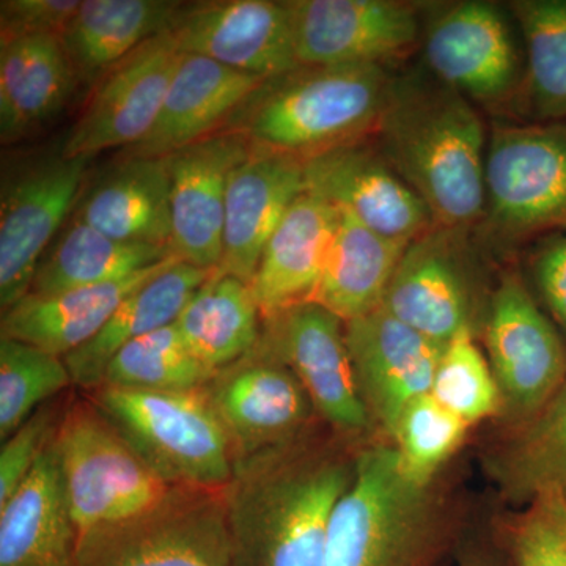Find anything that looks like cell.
Returning a JSON list of instances; mask_svg holds the SVG:
<instances>
[{
  "instance_id": "obj_1",
  "label": "cell",
  "mask_w": 566,
  "mask_h": 566,
  "mask_svg": "<svg viewBox=\"0 0 566 566\" xmlns=\"http://www.w3.org/2000/svg\"><path fill=\"white\" fill-rule=\"evenodd\" d=\"M308 436L234 463L223 501L237 566H324L356 457Z\"/></svg>"
},
{
  "instance_id": "obj_2",
  "label": "cell",
  "mask_w": 566,
  "mask_h": 566,
  "mask_svg": "<svg viewBox=\"0 0 566 566\" xmlns=\"http://www.w3.org/2000/svg\"><path fill=\"white\" fill-rule=\"evenodd\" d=\"M371 139L438 226L483 222L490 137L475 104L427 69L394 74Z\"/></svg>"
},
{
  "instance_id": "obj_3",
  "label": "cell",
  "mask_w": 566,
  "mask_h": 566,
  "mask_svg": "<svg viewBox=\"0 0 566 566\" xmlns=\"http://www.w3.org/2000/svg\"><path fill=\"white\" fill-rule=\"evenodd\" d=\"M394 74L378 65L304 66L264 81L227 129L308 159L371 139Z\"/></svg>"
},
{
  "instance_id": "obj_4",
  "label": "cell",
  "mask_w": 566,
  "mask_h": 566,
  "mask_svg": "<svg viewBox=\"0 0 566 566\" xmlns=\"http://www.w3.org/2000/svg\"><path fill=\"white\" fill-rule=\"evenodd\" d=\"M439 535L431 483L406 474L392 444L365 447L335 506L324 566H424Z\"/></svg>"
},
{
  "instance_id": "obj_5",
  "label": "cell",
  "mask_w": 566,
  "mask_h": 566,
  "mask_svg": "<svg viewBox=\"0 0 566 566\" xmlns=\"http://www.w3.org/2000/svg\"><path fill=\"white\" fill-rule=\"evenodd\" d=\"M52 452L80 545L139 520L180 488L145 463L91 400L65 409Z\"/></svg>"
},
{
  "instance_id": "obj_6",
  "label": "cell",
  "mask_w": 566,
  "mask_h": 566,
  "mask_svg": "<svg viewBox=\"0 0 566 566\" xmlns=\"http://www.w3.org/2000/svg\"><path fill=\"white\" fill-rule=\"evenodd\" d=\"M88 400L170 485L223 491L232 480V444L202 389L139 392L102 386Z\"/></svg>"
},
{
  "instance_id": "obj_7",
  "label": "cell",
  "mask_w": 566,
  "mask_h": 566,
  "mask_svg": "<svg viewBox=\"0 0 566 566\" xmlns=\"http://www.w3.org/2000/svg\"><path fill=\"white\" fill-rule=\"evenodd\" d=\"M485 193L482 226L494 240L566 233V122L494 126Z\"/></svg>"
},
{
  "instance_id": "obj_8",
  "label": "cell",
  "mask_w": 566,
  "mask_h": 566,
  "mask_svg": "<svg viewBox=\"0 0 566 566\" xmlns=\"http://www.w3.org/2000/svg\"><path fill=\"white\" fill-rule=\"evenodd\" d=\"M472 230L434 223L412 240L382 308L441 345L464 331L482 329L490 297L482 294Z\"/></svg>"
},
{
  "instance_id": "obj_9",
  "label": "cell",
  "mask_w": 566,
  "mask_h": 566,
  "mask_svg": "<svg viewBox=\"0 0 566 566\" xmlns=\"http://www.w3.org/2000/svg\"><path fill=\"white\" fill-rule=\"evenodd\" d=\"M509 13L485 0L442 7L423 28L424 69L485 109L523 99L526 57Z\"/></svg>"
},
{
  "instance_id": "obj_10",
  "label": "cell",
  "mask_w": 566,
  "mask_h": 566,
  "mask_svg": "<svg viewBox=\"0 0 566 566\" xmlns=\"http://www.w3.org/2000/svg\"><path fill=\"white\" fill-rule=\"evenodd\" d=\"M502 416L513 428L538 415L566 382V344L516 271L499 279L482 326Z\"/></svg>"
},
{
  "instance_id": "obj_11",
  "label": "cell",
  "mask_w": 566,
  "mask_h": 566,
  "mask_svg": "<svg viewBox=\"0 0 566 566\" xmlns=\"http://www.w3.org/2000/svg\"><path fill=\"white\" fill-rule=\"evenodd\" d=\"M76 566H237L223 491L177 488L147 515L81 543Z\"/></svg>"
},
{
  "instance_id": "obj_12",
  "label": "cell",
  "mask_w": 566,
  "mask_h": 566,
  "mask_svg": "<svg viewBox=\"0 0 566 566\" xmlns=\"http://www.w3.org/2000/svg\"><path fill=\"white\" fill-rule=\"evenodd\" d=\"M297 65H378L422 43V6L403 0H289Z\"/></svg>"
},
{
  "instance_id": "obj_13",
  "label": "cell",
  "mask_w": 566,
  "mask_h": 566,
  "mask_svg": "<svg viewBox=\"0 0 566 566\" xmlns=\"http://www.w3.org/2000/svg\"><path fill=\"white\" fill-rule=\"evenodd\" d=\"M259 345L285 364L304 387L315 415L342 436L371 427L356 378L345 322L322 305L301 303L263 318Z\"/></svg>"
},
{
  "instance_id": "obj_14",
  "label": "cell",
  "mask_w": 566,
  "mask_h": 566,
  "mask_svg": "<svg viewBox=\"0 0 566 566\" xmlns=\"http://www.w3.org/2000/svg\"><path fill=\"white\" fill-rule=\"evenodd\" d=\"M202 390L229 436L234 463L303 438L315 415L293 371L260 345Z\"/></svg>"
},
{
  "instance_id": "obj_15",
  "label": "cell",
  "mask_w": 566,
  "mask_h": 566,
  "mask_svg": "<svg viewBox=\"0 0 566 566\" xmlns=\"http://www.w3.org/2000/svg\"><path fill=\"white\" fill-rule=\"evenodd\" d=\"M91 159L44 158L3 182L0 203V307L9 311L31 292L51 241L80 202Z\"/></svg>"
},
{
  "instance_id": "obj_16",
  "label": "cell",
  "mask_w": 566,
  "mask_h": 566,
  "mask_svg": "<svg viewBox=\"0 0 566 566\" xmlns=\"http://www.w3.org/2000/svg\"><path fill=\"white\" fill-rule=\"evenodd\" d=\"M181 51L172 31L137 48L99 80L62 147L65 158L92 159L129 148L151 132Z\"/></svg>"
},
{
  "instance_id": "obj_17",
  "label": "cell",
  "mask_w": 566,
  "mask_h": 566,
  "mask_svg": "<svg viewBox=\"0 0 566 566\" xmlns=\"http://www.w3.org/2000/svg\"><path fill=\"white\" fill-rule=\"evenodd\" d=\"M251 150L248 137L222 128L166 156L172 216L170 248L181 262L218 270L230 177Z\"/></svg>"
},
{
  "instance_id": "obj_18",
  "label": "cell",
  "mask_w": 566,
  "mask_h": 566,
  "mask_svg": "<svg viewBox=\"0 0 566 566\" xmlns=\"http://www.w3.org/2000/svg\"><path fill=\"white\" fill-rule=\"evenodd\" d=\"M305 188L368 229L411 243L434 226L415 189L370 139L304 159Z\"/></svg>"
},
{
  "instance_id": "obj_19",
  "label": "cell",
  "mask_w": 566,
  "mask_h": 566,
  "mask_svg": "<svg viewBox=\"0 0 566 566\" xmlns=\"http://www.w3.org/2000/svg\"><path fill=\"white\" fill-rule=\"evenodd\" d=\"M354 378L371 424L392 436L417 398L430 394L444 345L378 308L345 323Z\"/></svg>"
},
{
  "instance_id": "obj_20",
  "label": "cell",
  "mask_w": 566,
  "mask_h": 566,
  "mask_svg": "<svg viewBox=\"0 0 566 566\" xmlns=\"http://www.w3.org/2000/svg\"><path fill=\"white\" fill-rule=\"evenodd\" d=\"M172 33L178 50L262 77L296 69L289 3L218 0L182 3Z\"/></svg>"
},
{
  "instance_id": "obj_21",
  "label": "cell",
  "mask_w": 566,
  "mask_h": 566,
  "mask_svg": "<svg viewBox=\"0 0 566 566\" xmlns=\"http://www.w3.org/2000/svg\"><path fill=\"white\" fill-rule=\"evenodd\" d=\"M305 191L303 158L252 144L230 177L218 270L251 285L264 245Z\"/></svg>"
},
{
  "instance_id": "obj_22",
  "label": "cell",
  "mask_w": 566,
  "mask_h": 566,
  "mask_svg": "<svg viewBox=\"0 0 566 566\" xmlns=\"http://www.w3.org/2000/svg\"><path fill=\"white\" fill-rule=\"evenodd\" d=\"M263 82L203 55L181 52L151 132L123 150V158H166L221 132Z\"/></svg>"
},
{
  "instance_id": "obj_23",
  "label": "cell",
  "mask_w": 566,
  "mask_h": 566,
  "mask_svg": "<svg viewBox=\"0 0 566 566\" xmlns=\"http://www.w3.org/2000/svg\"><path fill=\"white\" fill-rule=\"evenodd\" d=\"M340 211L305 191L264 245L251 283L263 318L314 296L337 232Z\"/></svg>"
},
{
  "instance_id": "obj_24",
  "label": "cell",
  "mask_w": 566,
  "mask_h": 566,
  "mask_svg": "<svg viewBox=\"0 0 566 566\" xmlns=\"http://www.w3.org/2000/svg\"><path fill=\"white\" fill-rule=\"evenodd\" d=\"M212 271L172 259L136 292L129 294L88 344L63 357L73 386L93 390L102 387L107 365L115 354L134 340L177 322L189 297Z\"/></svg>"
},
{
  "instance_id": "obj_25",
  "label": "cell",
  "mask_w": 566,
  "mask_h": 566,
  "mask_svg": "<svg viewBox=\"0 0 566 566\" xmlns=\"http://www.w3.org/2000/svg\"><path fill=\"white\" fill-rule=\"evenodd\" d=\"M74 221L126 243L170 248V178L167 158H125L76 205Z\"/></svg>"
},
{
  "instance_id": "obj_26",
  "label": "cell",
  "mask_w": 566,
  "mask_h": 566,
  "mask_svg": "<svg viewBox=\"0 0 566 566\" xmlns=\"http://www.w3.org/2000/svg\"><path fill=\"white\" fill-rule=\"evenodd\" d=\"M77 546L51 444L0 506V566H76Z\"/></svg>"
},
{
  "instance_id": "obj_27",
  "label": "cell",
  "mask_w": 566,
  "mask_h": 566,
  "mask_svg": "<svg viewBox=\"0 0 566 566\" xmlns=\"http://www.w3.org/2000/svg\"><path fill=\"white\" fill-rule=\"evenodd\" d=\"M80 81L61 36L0 39V136L21 139L57 117Z\"/></svg>"
},
{
  "instance_id": "obj_28",
  "label": "cell",
  "mask_w": 566,
  "mask_h": 566,
  "mask_svg": "<svg viewBox=\"0 0 566 566\" xmlns=\"http://www.w3.org/2000/svg\"><path fill=\"white\" fill-rule=\"evenodd\" d=\"M181 7L172 0H82L61 35L80 84H98L142 44L172 31Z\"/></svg>"
},
{
  "instance_id": "obj_29",
  "label": "cell",
  "mask_w": 566,
  "mask_h": 566,
  "mask_svg": "<svg viewBox=\"0 0 566 566\" xmlns=\"http://www.w3.org/2000/svg\"><path fill=\"white\" fill-rule=\"evenodd\" d=\"M175 259V256H174ZM170 260L123 281L85 286L50 296L28 294L2 312L0 333L65 357L92 340L118 305Z\"/></svg>"
},
{
  "instance_id": "obj_30",
  "label": "cell",
  "mask_w": 566,
  "mask_h": 566,
  "mask_svg": "<svg viewBox=\"0 0 566 566\" xmlns=\"http://www.w3.org/2000/svg\"><path fill=\"white\" fill-rule=\"evenodd\" d=\"M408 244L375 232L340 211L312 303L345 323L378 311L385 304L387 289Z\"/></svg>"
},
{
  "instance_id": "obj_31",
  "label": "cell",
  "mask_w": 566,
  "mask_h": 566,
  "mask_svg": "<svg viewBox=\"0 0 566 566\" xmlns=\"http://www.w3.org/2000/svg\"><path fill=\"white\" fill-rule=\"evenodd\" d=\"M174 324L193 356L218 374L259 345L263 316L249 283L216 270Z\"/></svg>"
},
{
  "instance_id": "obj_32",
  "label": "cell",
  "mask_w": 566,
  "mask_h": 566,
  "mask_svg": "<svg viewBox=\"0 0 566 566\" xmlns=\"http://www.w3.org/2000/svg\"><path fill=\"white\" fill-rule=\"evenodd\" d=\"M174 256L172 249L126 243L73 219L41 259L29 294L50 296L123 281Z\"/></svg>"
},
{
  "instance_id": "obj_33",
  "label": "cell",
  "mask_w": 566,
  "mask_h": 566,
  "mask_svg": "<svg viewBox=\"0 0 566 566\" xmlns=\"http://www.w3.org/2000/svg\"><path fill=\"white\" fill-rule=\"evenodd\" d=\"M488 465L513 504L526 505L547 491L566 495V382L538 415L515 428Z\"/></svg>"
},
{
  "instance_id": "obj_34",
  "label": "cell",
  "mask_w": 566,
  "mask_h": 566,
  "mask_svg": "<svg viewBox=\"0 0 566 566\" xmlns=\"http://www.w3.org/2000/svg\"><path fill=\"white\" fill-rule=\"evenodd\" d=\"M524 43V102L539 123L566 122V0L509 3Z\"/></svg>"
},
{
  "instance_id": "obj_35",
  "label": "cell",
  "mask_w": 566,
  "mask_h": 566,
  "mask_svg": "<svg viewBox=\"0 0 566 566\" xmlns=\"http://www.w3.org/2000/svg\"><path fill=\"white\" fill-rule=\"evenodd\" d=\"M212 376L170 324L115 354L102 386L139 392H193L203 389Z\"/></svg>"
},
{
  "instance_id": "obj_36",
  "label": "cell",
  "mask_w": 566,
  "mask_h": 566,
  "mask_svg": "<svg viewBox=\"0 0 566 566\" xmlns=\"http://www.w3.org/2000/svg\"><path fill=\"white\" fill-rule=\"evenodd\" d=\"M70 386L73 379L63 357L0 337V439H9Z\"/></svg>"
},
{
  "instance_id": "obj_37",
  "label": "cell",
  "mask_w": 566,
  "mask_h": 566,
  "mask_svg": "<svg viewBox=\"0 0 566 566\" xmlns=\"http://www.w3.org/2000/svg\"><path fill=\"white\" fill-rule=\"evenodd\" d=\"M430 395L469 427L502 416L501 392L474 333L464 331L447 342Z\"/></svg>"
},
{
  "instance_id": "obj_38",
  "label": "cell",
  "mask_w": 566,
  "mask_h": 566,
  "mask_svg": "<svg viewBox=\"0 0 566 566\" xmlns=\"http://www.w3.org/2000/svg\"><path fill=\"white\" fill-rule=\"evenodd\" d=\"M468 428L427 394L406 408L390 439L406 474L417 482L431 483L436 472L460 449Z\"/></svg>"
},
{
  "instance_id": "obj_39",
  "label": "cell",
  "mask_w": 566,
  "mask_h": 566,
  "mask_svg": "<svg viewBox=\"0 0 566 566\" xmlns=\"http://www.w3.org/2000/svg\"><path fill=\"white\" fill-rule=\"evenodd\" d=\"M513 566H566V495L542 493L523 505L506 527Z\"/></svg>"
},
{
  "instance_id": "obj_40",
  "label": "cell",
  "mask_w": 566,
  "mask_h": 566,
  "mask_svg": "<svg viewBox=\"0 0 566 566\" xmlns=\"http://www.w3.org/2000/svg\"><path fill=\"white\" fill-rule=\"evenodd\" d=\"M63 406L44 405L20 430L3 441L0 450V506L17 493L50 449L63 417Z\"/></svg>"
},
{
  "instance_id": "obj_41",
  "label": "cell",
  "mask_w": 566,
  "mask_h": 566,
  "mask_svg": "<svg viewBox=\"0 0 566 566\" xmlns=\"http://www.w3.org/2000/svg\"><path fill=\"white\" fill-rule=\"evenodd\" d=\"M80 6V0H2L0 39L61 36Z\"/></svg>"
},
{
  "instance_id": "obj_42",
  "label": "cell",
  "mask_w": 566,
  "mask_h": 566,
  "mask_svg": "<svg viewBox=\"0 0 566 566\" xmlns=\"http://www.w3.org/2000/svg\"><path fill=\"white\" fill-rule=\"evenodd\" d=\"M536 290L566 344V233L546 238L532 259Z\"/></svg>"
},
{
  "instance_id": "obj_43",
  "label": "cell",
  "mask_w": 566,
  "mask_h": 566,
  "mask_svg": "<svg viewBox=\"0 0 566 566\" xmlns=\"http://www.w3.org/2000/svg\"><path fill=\"white\" fill-rule=\"evenodd\" d=\"M460 566H493L490 562L483 560V558H469V560L463 562Z\"/></svg>"
}]
</instances>
